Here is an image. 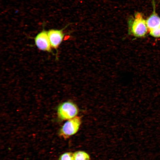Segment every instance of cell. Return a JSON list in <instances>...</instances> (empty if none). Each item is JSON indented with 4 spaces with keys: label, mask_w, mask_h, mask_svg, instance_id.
I'll return each mask as SVG.
<instances>
[{
    "label": "cell",
    "mask_w": 160,
    "mask_h": 160,
    "mask_svg": "<svg viewBox=\"0 0 160 160\" xmlns=\"http://www.w3.org/2000/svg\"><path fill=\"white\" fill-rule=\"evenodd\" d=\"M59 160H74L73 153L71 152L65 153L60 156Z\"/></svg>",
    "instance_id": "obj_8"
},
{
    "label": "cell",
    "mask_w": 160,
    "mask_h": 160,
    "mask_svg": "<svg viewBox=\"0 0 160 160\" xmlns=\"http://www.w3.org/2000/svg\"><path fill=\"white\" fill-rule=\"evenodd\" d=\"M81 124V119L80 116H77L67 120L60 129L59 135L64 139H68L78 132Z\"/></svg>",
    "instance_id": "obj_3"
},
{
    "label": "cell",
    "mask_w": 160,
    "mask_h": 160,
    "mask_svg": "<svg viewBox=\"0 0 160 160\" xmlns=\"http://www.w3.org/2000/svg\"><path fill=\"white\" fill-rule=\"evenodd\" d=\"M74 160H90L89 155L85 151H76L73 153Z\"/></svg>",
    "instance_id": "obj_7"
},
{
    "label": "cell",
    "mask_w": 160,
    "mask_h": 160,
    "mask_svg": "<svg viewBox=\"0 0 160 160\" xmlns=\"http://www.w3.org/2000/svg\"><path fill=\"white\" fill-rule=\"evenodd\" d=\"M71 24H68L61 29H52L47 31L52 48L56 50L57 49L66 34L63 32V30Z\"/></svg>",
    "instance_id": "obj_5"
},
{
    "label": "cell",
    "mask_w": 160,
    "mask_h": 160,
    "mask_svg": "<svg viewBox=\"0 0 160 160\" xmlns=\"http://www.w3.org/2000/svg\"><path fill=\"white\" fill-rule=\"evenodd\" d=\"M35 43L38 48L41 51L52 52V47L48 32L43 30L37 34L34 38Z\"/></svg>",
    "instance_id": "obj_4"
},
{
    "label": "cell",
    "mask_w": 160,
    "mask_h": 160,
    "mask_svg": "<svg viewBox=\"0 0 160 160\" xmlns=\"http://www.w3.org/2000/svg\"><path fill=\"white\" fill-rule=\"evenodd\" d=\"M129 31L135 37L141 38L146 34L148 29L143 15L137 12L128 20Z\"/></svg>",
    "instance_id": "obj_1"
},
{
    "label": "cell",
    "mask_w": 160,
    "mask_h": 160,
    "mask_svg": "<svg viewBox=\"0 0 160 160\" xmlns=\"http://www.w3.org/2000/svg\"><path fill=\"white\" fill-rule=\"evenodd\" d=\"M79 112L77 105L72 101H68L62 103L57 108V115L60 120H68L77 116Z\"/></svg>",
    "instance_id": "obj_2"
},
{
    "label": "cell",
    "mask_w": 160,
    "mask_h": 160,
    "mask_svg": "<svg viewBox=\"0 0 160 160\" xmlns=\"http://www.w3.org/2000/svg\"><path fill=\"white\" fill-rule=\"evenodd\" d=\"M150 35L154 37H160V26L149 31Z\"/></svg>",
    "instance_id": "obj_9"
},
{
    "label": "cell",
    "mask_w": 160,
    "mask_h": 160,
    "mask_svg": "<svg viewBox=\"0 0 160 160\" xmlns=\"http://www.w3.org/2000/svg\"><path fill=\"white\" fill-rule=\"evenodd\" d=\"M152 2L153 11L146 20V25L149 31L160 26V17L156 12L155 4L154 0H153Z\"/></svg>",
    "instance_id": "obj_6"
}]
</instances>
